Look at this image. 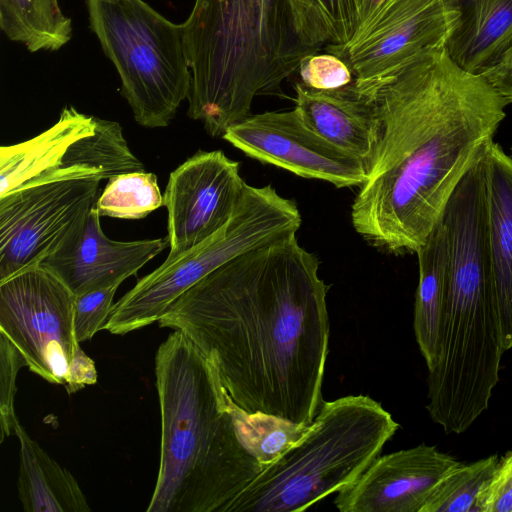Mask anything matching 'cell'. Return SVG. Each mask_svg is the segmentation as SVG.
<instances>
[{
    "mask_svg": "<svg viewBox=\"0 0 512 512\" xmlns=\"http://www.w3.org/2000/svg\"><path fill=\"white\" fill-rule=\"evenodd\" d=\"M75 298L42 266L0 282V332L17 347L29 370L52 384H67L80 345L74 333Z\"/></svg>",
    "mask_w": 512,
    "mask_h": 512,
    "instance_id": "ba28073f",
    "label": "cell"
},
{
    "mask_svg": "<svg viewBox=\"0 0 512 512\" xmlns=\"http://www.w3.org/2000/svg\"><path fill=\"white\" fill-rule=\"evenodd\" d=\"M95 130L73 142L64 154L53 181L114 176L145 171L131 152L118 122L95 117Z\"/></svg>",
    "mask_w": 512,
    "mask_h": 512,
    "instance_id": "44dd1931",
    "label": "cell"
},
{
    "mask_svg": "<svg viewBox=\"0 0 512 512\" xmlns=\"http://www.w3.org/2000/svg\"><path fill=\"white\" fill-rule=\"evenodd\" d=\"M460 19L445 45L462 69L482 75L512 43V0H458Z\"/></svg>",
    "mask_w": 512,
    "mask_h": 512,
    "instance_id": "ac0fdd59",
    "label": "cell"
},
{
    "mask_svg": "<svg viewBox=\"0 0 512 512\" xmlns=\"http://www.w3.org/2000/svg\"><path fill=\"white\" fill-rule=\"evenodd\" d=\"M318 271V258L288 235L203 277L158 323L197 346L237 408L307 426L323 402L329 342Z\"/></svg>",
    "mask_w": 512,
    "mask_h": 512,
    "instance_id": "6da1fadb",
    "label": "cell"
},
{
    "mask_svg": "<svg viewBox=\"0 0 512 512\" xmlns=\"http://www.w3.org/2000/svg\"><path fill=\"white\" fill-rule=\"evenodd\" d=\"M164 206L157 177L151 172H131L114 176L98 197L100 216L137 220Z\"/></svg>",
    "mask_w": 512,
    "mask_h": 512,
    "instance_id": "cb8c5ba5",
    "label": "cell"
},
{
    "mask_svg": "<svg viewBox=\"0 0 512 512\" xmlns=\"http://www.w3.org/2000/svg\"><path fill=\"white\" fill-rule=\"evenodd\" d=\"M118 287H108L76 295L74 303V333L81 343L105 329Z\"/></svg>",
    "mask_w": 512,
    "mask_h": 512,
    "instance_id": "83f0119b",
    "label": "cell"
},
{
    "mask_svg": "<svg viewBox=\"0 0 512 512\" xmlns=\"http://www.w3.org/2000/svg\"><path fill=\"white\" fill-rule=\"evenodd\" d=\"M419 282L414 305V332L428 370L438 360L439 331L446 294L447 243L440 221L416 252Z\"/></svg>",
    "mask_w": 512,
    "mask_h": 512,
    "instance_id": "ffe728a7",
    "label": "cell"
},
{
    "mask_svg": "<svg viewBox=\"0 0 512 512\" xmlns=\"http://www.w3.org/2000/svg\"><path fill=\"white\" fill-rule=\"evenodd\" d=\"M475 512H512V450L499 458L477 498Z\"/></svg>",
    "mask_w": 512,
    "mask_h": 512,
    "instance_id": "f546056e",
    "label": "cell"
},
{
    "mask_svg": "<svg viewBox=\"0 0 512 512\" xmlns=\"http://www.w3.org/2000/svg\"><path fill=\"white\" fill-rule=\"evenodd\" d=\"M95 362L81 349L76 348L69 365L67 384L64 386L69 394L75 393L87 385L97 382Z\"/></svg>",
    "mask_w": 512,
    "mask_h": 512,
    "instance_id": "1f68e13d",
    "label": "cell"
},
{
    "mask_svg": "<svg viewBox=\"0 0 512 512\" xmlns=\"http://www.w3.org/2000/svg\"><path fill=\"white\" fill-rule=\"evenodd\" d=\"M183 27L188 116L212 137L250 116L256 96H282V82L312 54L294 29L288 0H195Z\"/></svg>",
    "mask_w": 512,
    "mask_h": 512,
    "instance_id": "277c9868",
    "label": "cell"
},
{
    "mask_svg": "<svg viewBox=\"0 0 512 512\" xmlns=\"http://www.w3.org/2000/svg\"><path fill=\"white\" fill-rule=\"evenodd\" d=\"M100 180L51 181L0 197V282L40 266L95 207Z\"/></svg>",
    "mask_w": 512,
    "mask_h": 512,
    "instance_id": "9c48e42d",
    "label": "cell"
},
{
    "mask_svg": "<svg viewBox=\"0 0 512 512\" xmlns=\"http://www.w3.org/2000/svg\"><path fill=\"white\" fill-rule=\"evenodd\" d=\"M95 130L94 116L65 107L59 120L38 136L0 148V197L53 181L69 146Z\"/></svg>",
    "mask_w": 512,
    "mask_h": 512,
    "instance_id": "e0dca14e",
    "label": "cell"
},
{
    "mask_svg": "<svg viewBox=\"0 0 512 512\" xmlns=\"http://www.w3.org/2000/svg\"><path fill=\"white\" fill-rule=\"evenodd\" d=\"M298 72L301 82L316 90L343 88L354 80L349 66L338 56L326 51L312 53L304 57Z\"/></svg>",
    "mask_w": 512,
    "mask_h": 512,
    "instance_id": "f1b7e54d",
    "label": "cell"
},
{
    "mask_svg": "<svg viewBox=\"0 0 512 512\" xmlns=\"http://www.w3.org/2000/svg\"><path fill=\"white\" fill-rule=\"evenodd\" d=\"M233 412L245 447L264 467L295 445L311 425H297L261 413L247 414L235 405Z\"/></svg>",
    "mask_w": 512,
    "mask_h": 512,
    "instance_id": "484cf974",
    "label": "cell"
},
{
    "mask_svg": "<svg viewBox=\"0 0 512 512\" xmlns=\"http://www.w3.org/2000/svg\"><path fill=\"white\" fill-rule=\"evenodd\" d=\"M295 109L314 133L369 166L381 135L371 103L351 84L335 90H316L295 84Z\"/></svg>",
    "mask_w": 512,
    "mask_h": 512,
    "instance_id": "9a60e30c",
    "label": "cell"
},
{
    "mask_svg": "<svg viewBox=\"0 0 512 512\" xmlns=\"http://www.w3.org/2000/svg\"><path fill=\"white\" fill-rule=\"evenodd\" d=\"M20 444L18 496L25 512H88L86 496L75 477L16 422Z\"/></svg>",
    "mask_w": 512,
    "mask_h": 512,
    "instance_id": "d6986e66",
    "label": "cell"
},
{
    "mask_svg": "<svg viewBox=\"0 0 512 512\" xmlns=\"http://www.w3.org/2000/svg\"><path fill=\"white\" fill-rule=\"evenodd\" d=\"M160 462L148 512H226L265 468L245 447L218 373L180 330L155 354Z\"/></svg>",
    "mask_w": 512,
    "mask_h": 512,
    "instance_id": "3957f363",
    "label": "cell"
},
{
    "mask_svg": "<svg viewBox=\"0 0 512 512\" xmlns=\"http://www.w3.org/2000/svg\"><path fill=\"white\" fill-rule=\"evenodd\" d=\"M222 138L251 158L337 188L360 187L368 179L365 161L310 130L295 108L250 115L230 126Z\"/></svg>",
    "mask_w": 512,
    "mask_h": 512,
    "instance_id": "8fae6325",
    "label": "cell"
},
{
    "mask_svg": "<svg viewBox=\"0 0 512 512\" xmlns=\"http://www.w3.org/2000/svg\"><path fill=\"white\" fill-rule=\"evenodd\" d=\"M247 183L239 163L222 151H199L172 171L165 188L167 240L172 260L191 250L232 216Z\"/></svg>",
    "mask_w": 512,
    "mask_h": 512,
    "instance_id": "7c38bea8",
    "label": "cell"
},
{
    "mask_svg": "<svg viewBox=\"0 0 512 512\" xmlns=\"http://www.w3.org/2000/svg\"><path fill=\"white\" fill-rule=\"evenodd\" d=\"M90 26L114 64L135 121L166 127L188 98L184 27L144 0H86Z\"/></svg>",
    "mask_w": 512,
    "mask_h": 512,
    "instance_id": "8992f818",
    "label": "cell"
},
{
    "mask_svg": "<svg viewBox=\"0 0 512 512\" xmlns=\"http://www.w3.org/2000/svg\"><path fill=\"white\" fill-rule=\"evenodd\" d=\"M489 243L504 350L512 348V156L492 141L486 151Z\"/></svg>",
    "mask_w": 512,
    "mask_h": 512,
    "instance_id": "2e32d148",
    "label": "cell"
},
{
    "mask_svg": "<svg viewBox=\"0 0 512 512\" xmlns=\"http://www.w3.org/2000/svg\"><path fill=\"white\" fill-rule=\"evenodd\" d=\"M296 203L271 185H246L230 219L212 236L141 278L113 304L105 330L124 335L144 328L203 277L238 255L296 234L301 226Z\"/></svg>",
    "mask_w": 512,
    "mask_h": 512,
    "instance_id": "52a82bcc",
    "label": "cell"
},
{
    "mask_svg": "<svg viewBox=\"0 0 512 512\" xmlns=\"http://www.w3.org/2000/svg\"><path fill=\"white\" fill-rule=\"evenodd\" d=\"M481 76L507 105L512 103V43Z\"/></svg>",
    "mask_w": 512,
    "mask_h": 512,
    "instance_id": "4dcf8cb0",
    "label": "cell"
},
{
    "mask_svg": "<svg viewBox=\"0 0 512 512\" xmlns=\"http://www.w3.org/2000/svg\"><path fill=\"white\" fill-rule=\"evenodd\" d=\"M459 462L424 443L377 457L334 504L341 512H420L438 481Z\"/></svg>",
    "mask_w": 512,
    "mask_h": 512,
    "instance_id": "4fadbf2b",
    "label": "cell"
},
{
    "mask_svg": "<svg viewBox=\"0 0 512 512\" xmlns=\"http://www.w3.org/2000/svg\"><path fill=\"white\" fill-rule=\"evenodd\" d=\"M367 0H288L294 29L311 53L347 43L358 30Z\"/></svg>",
    "mask_w": 512,
    "mask_h": 512,
    "instance_id": "603a6c76",
    "label": "cell"
},
{
    "mask_svg": "<svg viewBox=\"0 0 512 512\" xmlns=\"http://www.w3.org/2000/svg\"><path fill=\"white\" fill-rule=\"evenodd\" d=\"M100 217L93 207L63 245L40 264L75 295L119 287L169 246L167 237L111 240L102 231Z\"/></svg>",
    "mask_w": 512,
    "mask_h": 512,
    "instance_id": "5bb4252c",
    "label": "cell"
},
{
    "mask_svg": "<svg viewBox=\"0 0 512 512\" xmlns=\"http://www.w3.org/2000/svg\"><path fill=\"white\" fill-rule=\"evenodd\" d=\"M491 455L469 464L458 463L435 485L420 512H475L477 498L498 464Z\"/></svg>",
    "mask_w": 512,
    "mask_h": 512,
    "instance_id": "d4e9b609",
    "label": "cell"
},
{
    "mask_svg": "<svg viewBox=\"0 0 512 512\" xmlns=\"http://www.w3.org/2000/svg\"><path fill=\"white\" fill-rule=\"evenodd\" d=\"M27 363L17 347L0 332V442L14 433L16 379Z\"/></svg>",
    "mask_w": 512,
    "mask_h": 512,
    "instance_id": "4316f807",
    "label": "cell"
},
{
    "mask_svg": "<svg viewBox=\"0 0 512 512\" xmlns=\"http://www.w3.org/2000/svg\"><path fill=\"white\" fill-rule=\"evenodd\" d=\"M373 106L381 135L351 207L355 231L389 253H416L481 158L506 102L445 48L385 75L352 82Z\"/></svg>",
    "mask_w": 512,
    "mask_h": 512,
    "instance_id": "7a4b0ae2",
    "label": "cell"
},
{
    "mask_svg": "<svg viewBox=\"0 0 512 512\" xmlns=\"http://www.w3.org/2000/svg\"><path fill=\"white\" fill-rule=\"evenodd\" d=\"M0 27L30 52L57 51L72 37V21L58 0H0Z\"/></svg>",
    "mask_w": 512,
    "mask_h": 512,
    "instance_id": "7402d4cb",
    "label": "cell"
},
{
    "mask_svg": "<svg viewBox=\"0 0 512 512\" xmlns=\"http://www.w3.org/2000/svg\"><path fill=\"white\" fill-rule=\"evenodd\" d=\"M386 0H367L360 26L385 2ZM359 26V27H360Z\"/></svg>",
    "mask_w": 512,
    "mask_h": 512,
    "instance_id": "d6a6232c",
    "label": "cell"
},
{
    "mask_svg": "<svg viewBox=\"0 0 512 512\" xmlns=\"http://www.w3.org/2000/svg\"><path fill=\"white\" fill-rule=\"evenodd\" d=\"M511 153H512V146H511Z\"/></svg>",
    "mask_w": 512,
    "mask_h": 512,
    "instance_id": "836d02e7",
    "label": "cell"
},
{
    "mask_svg": "<svg viewBox=\"0 0 512 512\" xmlns=\"http://www.w3.org/2000/svg\"><path fill=\"white\" fill-rule=\"evenodd\" d=\"M459 19L458 0H386L347 43L323 49L341 58L354 79L368 80L445 48Z\"/></svg>",
    "mask_w": 512,
    "mask_h": 512,
    "instance_id": "30bf717a",
    "label": "cell"
},
{
    "mask_svg": "<svg viewBox=\"0 0 512 512\" xmlns=\"http://www.w3.org/2000/svg\"><path fill=\"white\" fill-rule=\"evenodd\" d=\"M399 428L365 395L322 402L306 434L267 465L226 512H299L347 488Z\"/></svg>",
    "mask_w": 512,
    "mask_h": 512,
    "instance_id": "5b68a950",
    "label": "cell"
}]
</instances>
